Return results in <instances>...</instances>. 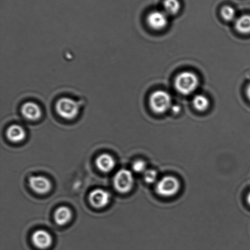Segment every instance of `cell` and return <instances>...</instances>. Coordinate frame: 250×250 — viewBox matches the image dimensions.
Listing matches in <instances>:
<instances>
[{
    "instance_id": "7a4b0ae2",
    "label": "cell",
    "mask_w": 250,
    "mask_h": 250,
    "mask_svg": "<svg viewBox=\"0 0 250 250\" xmlns=\"http://www.w3.org/2000/svg\"><path fill=\"white\" fill-rule=\"evenodd\" d=\"M55 109L59 116L66 120H73L80 114L81 103L68 97H62L58 100Z\"/></svg>"
},
{
    "instance_id": "44dd1931",
    "label": "cell",
    "mask_w": 250,
    "mask_h": 250,
    "mask_svg": "<svg viewBox=\"0 0 250 250\" xmlns=\"http://www.w3.org/2000/svg\"><path fill=\"white\" fill-rule=\"evenodd\" d=\"M246 94L248 99L250 100V84L248 86L246 90Z\"/></svg>"
},
{
    "instance_id": "4fadbf2b",
    "label": "cell",
    "mask_w": 250,
    "mask_h": 250,
    "mask_svg": "<svg viewBox=\"0 0 250 250\" xmlns=\"http://www.w3.org/2000/svg\"><path fill=\"white\" fill-rule=\"evenodd\" d=\"M72 217V212L69 208L61 206L55 213V220L56 224L63 226L70 222Z\"/></svg>"
},
{
    "instance_id": "30bf717a",
    "label": "cell",
    "mask_w": 250,
    "mask_h": 250,
    "mask_svg": "<svg viewBox=\"0 0 250 250\" xmlns=\"http://www.w3.org/2000/svg\"><path fill=\"white\" fill-rule=\"evenodd\" d=\"M32 241L37 248L45 250L51 246L53 239L50 234L47 231L40 229L34 232L32 236Z\"/></svg>"
},
{
    "instance_id": "ac0fdd59",
    "label": "cell",
    "mask_w": 250,
    "mask_h": 250,
    "mask_svg": "<svg viewBox=\"0 0 250 250\" xmlns=\"http://www.w3.org/2000/svg\"><path fill=\"white\" fill-rule=\"evenodd\" d=\"M144 179L145 182L148 184H151L156 182L158 179V173L154 170L148 169L145 171L144 173Z\"/></svg>"
},
{
    "instance_id": "7c38bea8",
    "label": "cell",
    "mask_w": 250,
    "mask_h": 250,
    "mask_svg": "<svg viewBox=\"0 0 250 250\" xmlns=\"http://www.w3.org/2000/svg\"><path fill=\"white\" fill-rule=\"evenodd\" d=\"M6 136L10 141L13 143H19L25 138L26 132L21 126L14 124L7 129Z\"/></svg>"
},
{
    "instance_id": "9c48e42d",
    "label": "cell",
    "mask_w": 250,
    "mask_h": 250,
    "mask_svg": "<svg viewBox=\"0 0 250 250\" xmlns=\"http://www.w3.org/2000/svg\"><path fill=\"white\" fill-rule=\"evenodd\" d=\"M21 112L24 118L31 121H38L42 115L40 106L33 102H26L22 105Z\"/></svg>"
},
{
    "instance_id": "8fae6325",
    "label": "cell",
    "mask_w": 250,
    "mask_h": 250,
    "mask_svg": "<svg viewBox=\"0 0 250 250\" xmlns=\"http://www.w3.org/2000/svg\"><path fill=\"white\" fill-rule=\"evenodd\" d=\"M96 165L97 168L102 172L108 173L114 168L116 161L111 156L104 154L97 159Z\"/></svg>"
},
{
    "instance_id": "9a60e30c",
    "label": "cell",
    "mask_w": 250,
    "mask_h": 250,
    "mask_svg": "<svg viewBox=\"0 0 250 250\" xmlns=\"http://www.w3.org/2000/svg\"><path fill=\"white\" fill-rule=\"evenodd\" d=\"M195 109L198 112H204L209 109L210 102L207 97L202 94L195 95L192 100Z\"/></svg>"
},
{
    "instance_id": "277c9868",
    "label": "cell",
    "mask_w": 250,
    "mask_h": 250,
    "mask_svg": "<svg viewBox=\"0 0 250 250\" xmlns=\"http://www.w3.org/2000/svg\"><path fill=\"white\" fill-rule=\"evenodd\" d=\"M149 105L152 111L156 114H163L171 106V97L165 91L158 90L152 93L149 98Z\"/></svg>"
},
{
    "instance_id": "7402d4cb",
    "label": "cell",
    "mask_w": 250,
    "mask_h": 250,
    "mask_svg": "<svg viewBox=\"0 0 250 250\" xmlns=\"http://www.w3.org/2000/svg\"><path fill=\"white\" fill-rule=\"evenodd\" d=\"M247 202L248 203V204L250 205V191L248 193V195L247 197Z\"/></svg>"
},
{
    "instance_id": "8992f818",
    "label": "cell",
    "mask_w": 250,
    "mask_h": 250,
    "mask_svg": "<svg viewBox=\"0 0 250 250\" xmlns=\"http://www.w3.org/2000/svg\"><path fill=\"white\" fill-rule=\"evenodd\" d=\"M168 15L164 11H154L147 16L146 22L149 28L161 31L166 28L168 23Z\"/></svg>"
},
{
    "instance_id": "6da1fadb",
    "label": "cell",
    "mask_w": 250,
    "mask_h": 250,
    "mask_svg": "<svg viewBox=\"0 0 250 250\" xmlns=\"http://www.w3.org/2000/svg\"><path fill=\"white\" fill-rule=\"evenodd\" d=\"M200 84L199 78L195 73L185 71L179 73L175 80V87L180 94L188 95L197 90Z\"/></svg>"
},
{
    "instance_id": "5bb4252c",
    "label": "cell",
    "mask_w": 250,
    "mask_h": 250,
    "mask_svg": "<svg viewBox=\"0 0 250 250\" xmlns=\"http://www.w3.org/2000/svg\"><path fill=\"white\" fill-rule=\"evenodd\" d=\"M235 28L239 33L242 34H250V15H243L235 22Z\"/></svg>"
},
{
    "instance_id": "e0dca14e",
    "label": "cell",
    "mask_w": 250,
    "mask_h": 250,
    "mask_svg": "<svg viewBox=\"0 0 250 250\" xmlns=\"http://www.w3.org/2000/svg\"><path fill=\"white\" fill-rule=\"evenodd\" d=\"M221 16L225 21L231 22L234 21L235 17H236V11H235L233 7L225 6L222 7Z\"/></svg>"
},
{
    "instance_id": "d6986e66",
    "label": "cell",
    "mask_w": 250,
    "mask_h": 250,
    "mask_svg": "<svg viewBox=\"0 0 250 250\" xmlns=\"http://www.w3.org/2000/svg\"><path fill=\"white\" fill-rule=\"evenodd\" d=\"M146 161L141 159H139L132 163V170L136 173H144L146 169Z\"/></svg>"
},
{
    "instance_id": "5b68a950",
    "label": "cell",
    "mask_w": 250,
    "mask_h": 250,
    "mask_svg": "<svg viewBox=\"0 0 250 250\" xmlns=\"http://www.w3.org/2000/svg\"><path fill=\"white\" fill-rule=\"evenodd\" d=\"M134 182V177L132 173L125 169L119 171L114 178L115 188L122 193L129 192L133 187Z\"/></svg>"
},
{
    "instance_id": "3957f363",
    "label": "cell",
    "mask_w": 250,
    "mask_h": 250,
    "mask_svg": "<svg viewBox=\"0 0 250 250\" xmlns=\"http://www.w3.org/2000/svg\"><path fill=\"white\" fill-rule=\"evenodd\" d=\"M180 188L181 183L177 178L172 176H167L157 182L155 191L160 197L170 198L178 194Z\"/></svg>"
},
{
    "instance_id": "2e32d148",
    "label": "cell",
    "mask_w": 250,
    "mask_h": 250,
    "mask_svg": "<svg viewBox=\"0 0 250 250\" xmlns=\"http://www.w3.org/2000/svg\"><path fill=\"white\" fill-rule=\"evenodd\" d=\"M163 7L168 16H175L180 11L181 4L179 0H164Z\"/></svg>"
},
{
    "instance_id": "ffe728a7",
    "label": "cell",
    "mask_w": 250,
    "mask_h": 250,
    "mask_svg": "<svg viewBox=\"0 0 250 250\" xmlns=\"http://www.w3.org/2000/svg\"><path fill=\"white\" fill-rule=\"evenodd\" d=\"M171 109L173 114H178L181 111V107L179 105H172Z\"/></svg>"
},
{
    "instance_id": "ba28073f",
    "label": "cell",
    "mask_w": 250,
    "mask_h": 250,
    "mask_svg": "<svg viewBox=\"0 0 250 250\" xmlns=\"http://www.w3.org/2000/svg\"><path fill=\"white\" fill-rule=\"evenodd\" d=\"M29 184L34 192L39 194H45L50 190L51 183L50 180L42 176H33L29 180Z\"/></svg>"
},
{
    "instance_id": "52a82bcc",
    "label": "cell",
    "mask_w": 250,
    "mask_h": 250,
    "mask_svg": "<svg viewBox=\"0 0 250 250\" xmlns=\"http://www.w3.org/2000/svg\"><path fill=\"white\" fill-rule=\"evenodd\" d=\"M89 202L93 206L102 208L106 206L111 200V195L106 190L95 189L90 192L89 197Z\"/></svg>"
}]
</instances>
